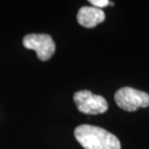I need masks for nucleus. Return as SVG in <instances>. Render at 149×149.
<instances>
[{
    "label": "nucleus",
    "mask_w": 149,
    "mask_h": 149,
    "mask_svg": "<svg viewBox=\"0 0 149 149\" xmlns=\"http://www.w3.org/2000/svg\"><path fill=\"white\" fill-rule=\"evenodd\" d=\"M74 138L84 149H121L117 136L93 125L77 126L74 129Z\"/></svg>",
    "instance_id": "nucleus-1"
},
{
    "label": "nucleus",
    "mask_w": 149,
    "mask_h": 149,
    "mask_svg": "<svg viewBox=\"0 0 149 149\" xmlns=\"http://www.w3.org/2000/svg\"><path fill=\"white\" fill-rule=\"evenodd\" d=\"M115 103L126 111H136L149 107V94L132 87H122L114 95Z\"/></svg>",
    "instance_id": "nucleus-2"
},
{
    "label": "nucleus",
    "mask_w": 149,
    "mask_h": 149,
    "mask_svg": "<svg viewBox=\"0 0 149 149\" xmlns=\"http://www.w3.org/2000/svg\"><path fill=\"white\" fill-rule=\"evenodd\" d=\"M74 101L77 109L85 114H100L106 112L109 109L108 102L105 98L89 90L76 92Z\"/></svg>",
    "instance_id": "nucleus-3"
},
{
    "label": "nucleus",
    "mask_w": 149,
    "mask_h": 149,
    "mask_svg": "<svg viewBox=\"0 0 149 149\" xmlns=\"http://www.w3.org/2000/svg\"><path fill=\"white\" fill-rule=\"evenodd\" d=\"M22 43L26 49L34 50L42 61L49 60L55 52V43L49 34H28Z\"/></svg>",
    "instance_id": "nucleus-4"
},
{
    "label": "nucleus",
    "mask_w": 149,
    "mask_h": 149,
    "mask_svg": "<svg viewBox=\"0 0 149 149\" xmlns=\"http://www.w3.org/2000/svg\"><path fill=\"white\" fill-rule=\"evenodd\" d=\"M106 19L105 13L102 9L93 6H83L77 12V22L83 27L93 28L96 25L104 22Z\"/></svg>",
    "instance_id": "nucleus-5"
},
{
    "label": "nucleus",
    "mask_w": 149,
    "mask_h": 149,
    "mask_svg": "<svg viewBox=\"0 0 149 149\" xmlns=\"http://www.w3.org/2000/svg\"><path fill=\"white\" fill-rule=\"evenodd\" d=\"M89 3H91L93 7L102 9L104 7H107L109 4V0H90Z\"/></svg>",
    "instance_id": "nucleus-6"
}]
</instances>
